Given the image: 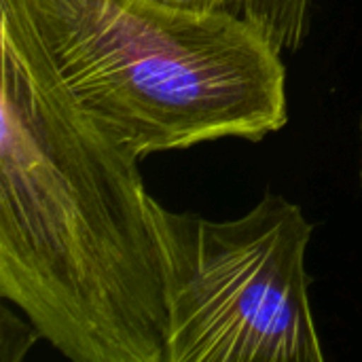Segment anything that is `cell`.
I'll list each match as a JSON object with an SVG mask.
<instances>
[{
	"label": "cell",
	"mask_w": 362,
	"mask_h": 362,
	"mask_svg": "<svg viewBox=\"0 0 362 362\" xmlns=\"http://www.w3.org/2000/svg\"><path fill=\"white\" fill-rule=\"evenodd\" d=\"M165 284V362H322L305 267L312 223L265 193L210 221L151 199Z\"/></svg>",
	"instance_id": "obj_3"
},
{
	"label": "cell",
	"mask_w": 362,
	"mask_h": 362,
	"mask_svg": "<svg viewBox=\"0 0 362 362\" xmlns=\"http://www.w3.org/2000/svg\"><path fill=\"white\" fill-rule=\"evenodd\" d=\"M42 339L30 318H19L8 308L0 310V362H19Z\"/></svg>",
	"instance_id": "obj_5"
},
{
	"label": "cell",
	"mask_w": 362,
	"mask_h": 362,
	"mask_svg": "<svg viewBox=\"0 0 362 362\" xmlns=\"http://www.w3.org/2000/svg\"><path fill=\"white\" fill-rule=\"evenodd\" d=\"M231 8L280 53L297 51L310 30L312 0H233Z\"/></svg>",
	"instance_id": "obj_4"
},
{
	"label": "cell",
	"mask_w": 362,
	"mask_h": 362,
	"mask_svg": "<svg viewBox=\"0 0 362 362\" xmlns=\"http://www.w3.org/2000/svg\"><path fill=\"white\" fill-rule=\"evenodd\" d=\"M168 4H176V6H185V8H231L233 0H163Z\"/></svg>",
	"instance_id": "obj_6"
},
{
	"label": "cell",
	"mask_w": 362,
	"mask_h": 362,
	"mask_svg": "<svg viewBox=\"0 0 362 362\" xmlns=\"http://www.w3.org/2000/svg\"><path fill=\"white\" fill-rule=\"evenodd\" d=\"M81 110L140 161L288 123L282 53L233 8L163 0H25Z\"/></svg>",
	"instance_id": "obj_2"
},
{
	"label": "cell",
	"mask_w": 362,
	"mask_h": 362,
	"mask_svg": "<svg viewBox=\"0 0 362 362\" xmlns=\"http://www.w3.org/2000/svg\"><path fill=\"white\" fill-rule=\"evenodd\" d=\"M0 297L68 361L165 362L140 159L74 102L25 0H0Z\"/></svg>",
	"instance_id": "obj_1"
},
{
	"label": "cell",
	"mask_w": 362,
	"mask_h": 362,
	"mask_svg": "<svg viewBox=\"0 0 362 362\" xmlns=\"http://www.w3.org/2000/svg\"><path fill=\"white\" fill-rule=\"evenodd\" d=\"M361 140H362V117H361ZM361 182H362V155H361Z\"/></svg>",
	"instance_id": "obj_7"
}]
</instances>
